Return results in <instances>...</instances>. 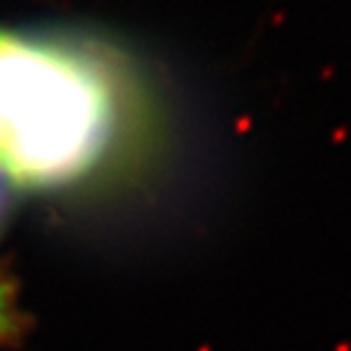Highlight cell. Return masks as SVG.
I'll return each mask as SVG.
<instances>
[{
    "label": "cell",
    "mask_w": 351,
    "mask_h": 351,
    "mask_svg": "<svg viewBox=\"0 0 351 351\" xmlns=\"http://www.w3.org/2000/svg\"><path fill=\"white\" fill-rule=\"evenodd\" d=\"M7 182H10V178L0 171V223H3V219H5L7 201H10V189H7Z\"/></svg>",
    "instance_id": "cell-3"
},
{
    "label": "cell",
    "mask_w": 351,
    "mask_h": 351,
    "mask_svg": "<svg viewBox=\"0 0 351 351\" xmlns=\"http://www.w3.org/2000/svg\"><path fill=\"white\" fill-rule=\"evenodd\" d=\"M185 123L167 82L110 41L0 30V171L60 189L146 178L178 162Z\"/></svg>",
    "instance_id": "cell-1"
},
{
    "label": "cell",
    "mask_w": 351,
    "mask_h": 351,
    "mask_svg": "<svg viewBox=\"0 0 351 351\" xmlns=\"http://www.w3.org/2000/svg\"><path fill=\"white\" fill-rule=\"evenodd\" d=\"M21 328H23V315L19 311L14 287L5 278H0V345L21 335Z\"/></svg>",
    "instance_id": "cell-2"
}]
</instances>
